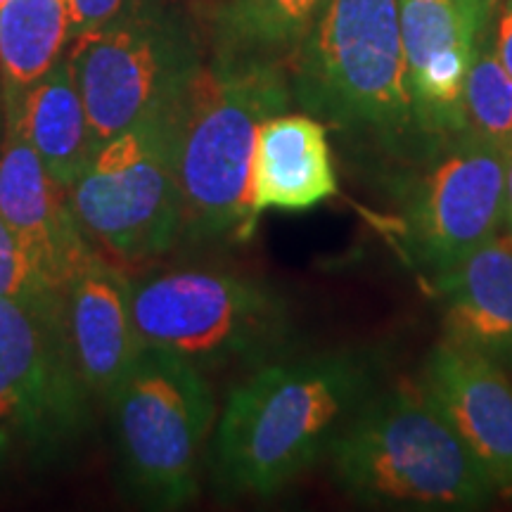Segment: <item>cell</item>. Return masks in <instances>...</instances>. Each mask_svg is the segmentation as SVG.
I'll use <instances>...</instances> for the list:
<instances>
[{"label": "cell", "mask_w": 512, "mask_h": 512, "mask_svg": "<svg viewBox=\"0 0 512 512\" xmlns=\"http://www.w3.org/2000/svg\"><path fill=\"white\" fill-rule=\"evenodd\" d=\"M387 351L347 347L283 356L256 368L228 396L209 441L221 498H273L313 465L382 389Z\"/></svg>", "instance_id": "cell-1"}, {"label": "cell", "mask_w": 512, "mask_h": 512, "mask_svg": "<svg viewBox=\"0 0 512 512\" xmlns=\"http://www.w3.org/2000/svg\"><path fill=\"white\" fill-rule=\"evenodd\" d=\"M287 79L294 105L384 162L411 171L439 143L413 112L399 0H325Z\"/></svg>", "instance_id": "cell-2"}, {"label": "cell", "mask_w": 512, "mask_h": 512, "mask_svg": "<svg viewBox=\"0 0 512 512\" xmlns=\"http://www.w3.org/2000/svg\"><path fill=\"white\" fill-rule=\"evenodd\" d=\"M328 460L339 491L368 508L479 510L498 494L420 382L382 387Z\"/></svg>", "instance_id": "cell-3"}, {"label": "cell", "mask_w": 512, "mask_h": 512, "mask_svg": "<svg viewBox=\"0 0 512 512\" xmlns=\"http://www.w3.org/2000/svg\"><path fill=\"white\" fill-rule=\"evenodd\" d=\"M292 105L283 67H202L178 110L183 242L249 240L256 131Z\"/></svg>", "instance_id": "cell-4"}, {"label": "cell", "mask_w": 512, "mask_h": 512, "mask_svg": "<svg viewBox=\"0 0 512 512\" xmlns=\"http://www.w3.org/2000/svg\"><path fill=\"white\" fill-rule=\"evenodd\" d=\"M131 306L145 347L202 370L247 368L292 354L297 330L285 294L249 275L174 268L131 280Z\"/></svg>", "instance_id": "cell-5"}, {"label": "cell", "mask_w": 512, "mask_h": 512, "mask_svg": "<svg viewBox=\"0 0 512 512\" xmlns=\"http://www.w3.org/2000/svg\"><path fill=\"white\" fill-rule=\"evenodd\" d=\"M105 403L126 501L164 512L195 501L216 425L207 375L169 351L145 347Z\"/></svg>", "instance_id": "cell-6"}, {"label": "cell", "mask_w": 512, "mask_h": 512, "mask_svg": "<svg viewBox=\"0 0 512 512\" xmlns=\"http://www.w3.org/2000/svg\"><path fill=\"white\" fill-rule=\"evenodd\" d=\"M64 313L0 297V477L69 465L93 425Z\"/></svg>", "instance_id": "cell-7"}, {"label": "cell", "mask_w": 512, "mask_h": 512, "mask_svg": "<svg viewBox=\"0 0 512 512\" xmlns=\"http://www.w3.org/2000/svg\"><path fill=\"white\" fill-rule=\"evenodd\" d=\"M181 100L145 114L100 145L67 190L83 235L124 261L155 259L183 242Z\"/></svg>", "instance_id": "cell-8"}, {"label": "cell", "mask_w": 512, "mask_h": 512, "mask_svg": "<svg viewBox=\"0 0 512 512\" xmlns=\"http://www.w3.org/2000/svg\"><path fill=\"white\" fill-rule=\"evenodd\" d=\"M72 64L95 150L181 100L204 67L190 24L164 0H128L117 17L76 38Z\"/></svg>", "instance_id": "cell-9"}, {"label": "cell", "mask_w": 512, "mask_h": 512, "mask_svg": "<svg viewBox=\"0 0 512 512\" xmlns=\"http://www.w3.org/2000/svg\"><path fill=\"white\" fill-rule=\"evenodd\" d=\"M505 157V147L463 131L408 171L406 245L437 283L503 230Z\"/></svg>", "instance_id": "cell-10"}, {"label": "cell", "mask_w": 512, "mask_h": 512, "mask_svg": "<svg viewBox=\"0 0 512 512\" xmlns=\"http://www.w3.org/2000/svg\"><path fill=\"white\" fill-rule=\"evenodd\" d=\"M0 214L15 230L48 290L62 297L72 275L95 249L69 209L67 192L48 174L12 110H5L0 143Z\"/></svg>", "instance_id": "cell-11"}, {"label": "cell", "mask_w": 512, "mask_h": 512, "mask_svg": "<svg viewBox=\"0 0 512 512\" xmlns=\"http://www.w3.org/2000/svg\"><path fill=\"white\" fill-rule=\"evenodd\" d=\"M420 384L479 460L498 494H512V380L475 349L444 339L422 366Z\"/></svg>", "instance_id": "cell-12"}, {"label": "cell", "mask_w": 512, "mask_h": 512, "mask_svg": "<svg viewBox=\"0 0 512 512\" xmlns=\"http://www.w3.org/2000/svg\"><path fill=\"white\" fill-rule=\"evenodd\" d=\"M62 313L88 392L107 401L145 349L133 320L131 278L93 252L62 290Z\"/></svg>", "instance_id": "cell-13"}, {"label": "cell", "mask_w": 512, "mask_h": 512, "mask_svg": "<svg viewBox=\"0 0 512 512\" xmlns=\"http://www.w3.org/2000/svg\"><path fill=\"white\" fill-rule=\"evenodd\" d=\"M339 195L328 126L311 114L280 112L256 131L249 211H309Z\"/></svg>", "instance_id": "cell-14"}, {"label": "cell", "mask_w": 512, "mask_h": 512, "mask_svg": "<svg viewBox=\"0 0 512 512\" xmlns=\"http://www.w3.org/2000/svg\"><path fill=\"white\" fill-rule=\"evenodd\" d=\"M437 287L448 342L512 370V233L501 230Z\"/></svg>", "instance_id": "cell-15"}, {"label": "cell", "mask_w": 512, "mask_h": 512, "mask_svg": "<svg viewBox=\"0 0 512 512\" xmlns=\"http://www.w3.org/2000/svg\"><path fill=\"white\" fill-rule=\"evenodd\" d=\"M5 110L17 114L24 136L53 181L64 192L72 188L95 152L72 60H57L22 98L5 102Z\"/></svg>", "instance_id": "cell-16"}, {"label": "cell", "mask_w": 512, "mask_h": 512, "mask_svg": "<svg viewBox=\"0 0 512 512\" xmlns=\"http://www.w3.org/2000/svg\"><path fill=\"white\" fill-rule=\"evenodd\" d=\"M325 0H226L214 15V64L283 67Z\"/></svg>", "instance_id": "cell-17"}, {"label": "cell", "mask_w": 512, "mask_h": 512, "mask_svg": "<svg viewBox=\"0 0 512 512\" xmlns=\"http://www.w3.org/2000/svg\"><path fill=\"white\" fill-rule=\"evenodd\" d=\"M69 38L67 0H8L0 10V76L17 102L55 67Z\"/></svg>", "instance_id": "cell-18"}, {"label": "cell", "mask_w": 512, "mask_h": 512, "mask_svg": "<svg viewBox=\"0 0 512 512\" xmlns=\"http://www.w3.org/2000/svg\"><path fill=\"white\" fill-rule=\"evenodd\" d=\"M467 131L512 147V76L491 46L489 29L479 41L465 79Z\"/></svg>", "instance_id": "cell-19"}, {"label": "cell", "mask_w": 512, "mask_h": 512, "mask_svg": "<svg viewBox=\"0 0 512 512\" xmlns=\"http://www.w3.org/2000/svg\"><path fill=\"white\" fill-rule=\"evenodd\" d=\"M0 297L41 313H62V297L48 290L27 249L0 214Z\"/></svg>", "instance_id": "cell-20"}, {"label": "cell", "mask_w": 512, "mask_h": 512, "mask_svg": "<svg viewBox=\"0 0 512 512\" xmlns=\"http://www.w3.org/2000/svg\"><path fill=\"white\" fill-rule=\"evenodd\" d=\"M128 0H67L69 38H81L117 17Z\"/></svg>", "instance_id": "cell-21"}, {"label": "cell", "mask_w": 512, "mask_h": 512, "mask_svg": "<svg viewBox=\"0 0 512 512\" xmlns=\"http://www.w3.org/2000/svg\"><path fill=\"white\" fill-rule=\"evenodd\" d=\"M489 29L494 53L512 76V0H498Z\"/></svg>", "instance_id": "cell-22"}, {"label": "cell", "mask_w": 512, "mask_h": 512, "mask_svg": "<svg viewBox=\"0 0 512 512\" xmlns=\"http://www.w3.org/2000/svg\"><path fill=\"white\" fill-rule=\"evenodd\" d=\"M503 230L512 233V147L505 157V188H503Z\"/></svg>", "instance_id": "cell-23"}, {"label": "cell", "mask_w": 512, "mask_h": 512, "mask_svg": "<svg viewBox=\"0 0 512 512\" xmlns=\"http://www.w3.org/2000/svg\"><path fill=\"white\" fill-rule=\"evenodd\" d=\"M5 3H8V0H0V10H3V8H5Z\"/></svg>", "instance_id": "cell-24"}]
</instances>
